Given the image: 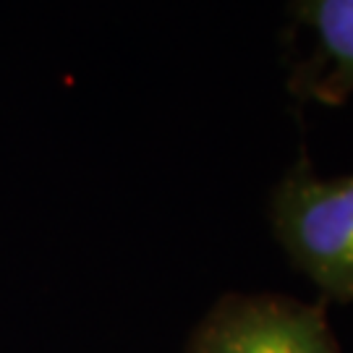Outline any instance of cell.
Instances as JSON below:
<instances>
[{
    "mask_svg": "<svg viewBox=\"0 0 353 353\" xmlns=\"http://www.w3.org/2000/svg\"><path fill=\"white\" fill-rule=\"evenodd\" d=\"M189 353H338L316 306L275 296H230L191 338Z\"/></svg>",
    "mask_w": 353,
    "mask_h": 353,
    "instance_id": "obj_2",
    "label": "cell"
},
{
    "mask_svg": "<svg viewBox=\"0 0 353 353\" xmlns=\"http://www.w3.org/2000/svg\"><path fill=\"white\" fill-rule=\"evenodd\" d=\"M312 45L288 52V92L299 102L338 108L353 94V0H290L285 34Z\"/></svg>",
    "mask_w": 353,
    "mask_h": 353,
    "instance_id": "obj_3",
    "label": "cell"
},
{
    "mask_svg": "<svg viewBox=\"0 0 353 353\" xmlns=\"http://www.w3.org/2000/svg\"><path fill=\"white\" fill-rule=\"evenodd\" d=\"M270 220L296 270L335 301H353V173L325 178L301 154L270 196Z\"/></svg>",
    "mask_w": 353,
    "mask_h": 353,
    "instance_id": "obj_1",
    "label": "cell"
}]
</instances>
